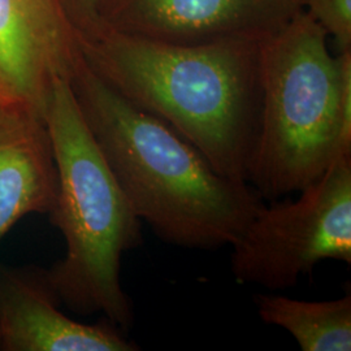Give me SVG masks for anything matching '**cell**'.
<instances>
[{
	"label": "cell",
	"instance_id": "cell-1",
	"mask_svg": "<svg viewBox=\"0 0 351 351\" xmlns=\"http://www.w3.org/2000/svg\"><path fill=\"white\" fill-rule=\"evenodd\" d=\"M71 86L104 162L158 239L197 250L239 239L264 203L250 184L220 175L188 139L117 94L82 58Z\"/></svg>",
	"mask_w": 351,
	"mask_h": 351
},
{
	"label": "cell",
	"instance_id": "cell-2",
	"mask_svg": "<svg viewBox=\"0 0 351 351\" xmlns=\"http://www.w3.org/2000/svg\"><path fill=\"white\" fill-rule=\"evenodd\" d=\"M261 42L177 46L103 27L80 49L104 84L188 139L220 175L247 182L262 107Z\"/></svg>",
	"mask_w": 351,
	"mask_h": 351
},
{
	"label": "cell",
	"instance_id": "cell-3",
	"mask_svg": "<svg viewBox=\"0 0 351 351\" xmlns=\"http://www.w3.org/2000/svg\"><path fill=\"white\" fill-rule=\"evenodd\" d=\"M302 10L261 42L262 107L247 182L267 201L300 193L351 155V50L333 56Z\"/></svg>",
	"mask_w": 351,
	"mask_h": 351
},
{
	"label": "cell",
	"instance_id": "cell-4",
	"mask_svg": "<svg viewBox=\"0 0 351 351\" xmlns=\"http://www.w3.org/2000/svg\"><path fill=\"white\" fill-rule=\"evenodd\" d=\"M43 120L59 182L49 215L65 241L63 258L46 269V275L60 303L71 311L101 313L126 330L134 313L121 287V258L142 245V221L91 137L69 78L55 82Z\"/></svg>",
	"mask_w": 351,
	"mask_h": 351
},
{
	"label": "cell",
	"instance_id": "cell-5",
	"mask_svg": "<svg viewBox=\"0 0 351 351\" xmlns=\"http://www.w3.org/2000/svg\"><path fill=\"white\" fill-rule=\"evenodd\" d=\"M239 284L284 290L322 261L351 263V155H339L295 201L263 203L230 246Z\"/></svg>",
	"mask_w": 351,
	"mask_h": 351
},
{
	"label": "cell",
	"instance_id": "cell-6",
	"mask_svg": "<svg viewBox=\"0 0 351 351\" xmlns=\"http://www.w3.org/2000/svg\"><path fill=\"white\" fill-rule=\"evenodd\" d=\"M302 10V0H97L101 29L177 46L263 40Z\"/></svg>",
	"mask_w": 351,
	"mask_h": 351
},
{
	"label": "cell",
	"instance_id": "cell-7",
	"mask_svg": "<svg viewBox=\"0 0 351 351\" xmlns=\"http://www.w3.org/2000/svg\"><path fill=\"white\" fill-rule=\"evenodd\" d=\"M82 58L62 0H0V95L43 119L51 90Z\"/></svg>",
	"mask_w": 351,
	"mask_h": 351
},
{
	"label": "cell",
	"instance_id": "cell-8",
	"mask_svg": "<svg viewBox=\"0 0 351 351\" xmlns=\"http://www.w3.org/2000/svg\"><path fill=\"white\" fill-rule=\"evenodd\" d=\"M59 304L46 269L0 264V350H139L108 319L84 324L64 315Z\"/></svg>",
	"mask_w": 351,
	"mask_h": 351
},
{
	"label": "cell",
	"instance_id": "cell-9",
	"mask_svg": "<svg viewBox=\"0 0 351 351\" xmlns=\"http://www.w3.org/2000/svg\"><path fill=\"white\" fill-rule=\"evenodd\" d=\"M58 185L45 120L19 113L0 130V239L26 215L50 213Z\"/></svg>",
	"mask_w": 351,
	"mask_h": 351
},
{
	"label": "cell",
	"instance_id": "cell-10",
	"mask_svg": "<svg viewBox=\"0 0 351 351\" xmlns=\"http://www.w3.org/2000/svg\"><path fill=\"white\" fill-rule=\"evenodd\" d=\"M255 304L262 322L285 329L301 350H351L350 293L339 300L323 302L259 294Z\"/></svg>",
	"mask_w": 351,
	"mask_h": 351
},
{
	"label": "cell",
	"instance_id": "cell-11",
	"mask_svg": "<svg viewBox=\"0 0 351 351\" xmlns=\"http://www.w3.org/2000/svg\"><path fill=\"white\" fill-rule=\"evenodd\" d=\"M303 10L333 38L337 53L351 50V0H302Z\"/></svg>",
	"mask_w": 351,
	"mask_h": 351
},
{
	"label": "cell",
	"instance_id": "cell-12",
	"mask_svg": "<svg viewBox=\"0 0 351 351\" xmlns=\"http://www.w3.org/2000/svg\"><path fill=\"white\" fill-rule=\"evenodd\" d=\"M78 38L85 39L97 36L101 30L97 12V0H62Z\"/></svg>",
	"mask_w": 351,
	"mask_h": 351
},
{
	"label": "cell",
	"instance_id": "cell-13",
	"mask_svg": "<svg viewBox=\"0 0 351 351\" xmlns=\"http://www.w3.org/2000/svg\"><path fill=\"white\" fill-rule=\"evenodd\" d=\"M25 112L21 111L19 108H14L11 104H8L7 101H4L0 95V130L7 125L10 121H12L13 119L19 114V113ZM29 113V112H27Z\"/></svg>",
	"mask_w": 351,
	"mask_h": 351
},
{
	"label": "cell",
	"instance_id": "cell-14",
	"mask_svg": "<svg viewBox=\"0 0 351 351\" xmlns=\"http://www.w3.org/2000/svg\"><path fill=\"white\" fill-rule=\"evenodd\" d=\"M0 343H1V339H0Z\"/></svg>",
	"mask_w": 351,
	"mask_h": 351
}]
</instances>
